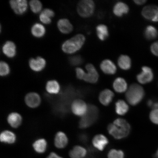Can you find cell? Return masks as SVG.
Masks as SVG:
<instances>
[{
	"label": "cell",
	"instance_id": "6da1fadb",
	"mask_svg": "<svg viewBox=\"0 0 158 158\" xmlns=\"http://www.w3.org/2000/svg\"><path fill=\"white\" fill-rule=\"evenodd\" d=\"M80 91L76 90L72 86H67L58 95L54 103V111L58 115L64 116L70 110V106L72 102L78 97L81 96Z\"/></svg>",
	"mask_w": 158,
	"mask_h": 158
},
{
	"label": "cell",
	"instance_id": "7a4b0ae2",
	"mask_svg": "<svg viewBox=\"0 0 158 158\" xmlns=\"http://www.w3.org/2000/svg\"><path fill=\"white\" fill-rule=\"evenodd\" d=\"M107 130L109 134L114 138L120 139L128 137L131 132V127L127 120L118 118L113 123L109 124Z\"/></svg>",
	"mask_w": 158,
	"mask_h": 158
},
{
	"label": "cell",
	"instance_id": "3957f363",
	"mask_svg": "<svg viewBox=\"0 0 158 158\" xmlns=\"http://www.w3.org/2000/svg\"><path fill=\"white\" fill-rule=\"evenodd\" d=\"M85 41L86 37L84 35L77 34L63 43L62 51L66 54H74L82 48Z\"/></svg>",
	"mask_w": 158,
	"mask_h": 158
},
{
	"label": "cell",
	"instance_id": "277c9868",
	"mask_svg": "<svg viewBox=\"0 0 158 158\" xmlns=\"http://www.w3.org/2000/svg\"><path fill=\"white\" fill-rule=\"evenodd\" d=\"M145 91L141 86L137 84L130 85L126 94V98L130 105L135 106L139 103L145 96Z\"/></svg>",
	"mask_w": 158,
	"mask_h": 158
},
{
	"label": "cell",
	"instance_id": "5b68a950",
	"mask_svg": "<svg viewBox=\"0 0 158 158\" xmlns=\"http://www.w3.org/2000/svg\"><path fill=\"white\" fill-rule=\"evenodd\" d=\"M99 112L96 106L89 104L85 115L81 118L79 122V127L81 129H85L92 126L98 119Z\"/></svg>",
	"mask_w": 158,
	"mask_h": 158
},
{
	"label": "cell",
	"instance_id": "8992f818",
	"mask_svg": "<svg viewBox=\"0 0 158 158\" xmlns=\"http://www.w3.org/2000/svg\"><path fill=\"white\" fill-rule=\"evenodd\" d=\"M95 4L92 0H82L77 5V10L79 15L83 18H89L94 14Z\"/></svg>",
	"mask_w": 158,
	"mask_h": 158
},
{
	"label": "cell",
	"instance_id": "52a82bcc",
	"mask_svg": "<svg viewBox=\"0 0 158 158\" xmlns=\"http://www.w3.org/2000/svg\"><path fill=\"white\" fill-rule=\"evenodd\" d=\"M88 106L84 101L77 98L73 101L70 106V110L75 115L82 117L86 114Z\"/></svg>",
	"mask_w": 158,
	"mask_h": 158
},
{
	"label": "cell",
	"instance_id": "ba28073f",
	"mask_svg": "<svg viewBox=\"0 0 158 158\" xmlns=\"http://www.w3.org/2000/svg\"><path fill=\"white\" fill-rule=\"evenodd\" d=\"M141 15L144 19L153 22H158V7L149 5L143 8Z\"/></svg>",
	"mask_w": 158,
	"mask_h": 158
},
{
	"label": "cell",
	"instance_id": "9c48e42d",
	"mask_svg": "<svg viewBox=\"0 0 158 158\" xmlns=\"http://www.w3.org/2000/svg\"><path fill=\"white\" fill-rule=\"evenodd\" d=\"M41 98L37 92H31L28 93L25 96V103L27 107L35 109L39 107L41 103Z\"/></svg>",
	"mask_w": 158,
	"mask_h": 158
},
{
	"label": "cell",
	"instance_id": "30bf717a",
	"mask_svg": "<svg viewBox=\"0 0 158 158\" xmlns=\"http://www.w3.org/2000/svg\"><path fill=\"white\" fill-rule=\"evenodd\" d=\"M85 68L87 72H85L83 80L91 84L96 83L98 80L99 75L95 67L90 63L86 65Z\"/></svg>",
	"mask_w": 158,
	"mask_h": 158
},
{
	"label": "cell",
	"instance_id": "8fae6325",
	"mask_svg": "<svg viewBox=\"0 0 158 158\" xmlns=\"http://www.w3.org/2000/svg\"><path fill=\"white\" fill-rule=\"evenodd\" d=\"M142 72L137 74L136 78L139 83L145 84L151 82L153 81L154 75L152 70L150 67L143 66L142 67Z\"/></svg>",
	"mask_w": 158,
	"mask_h": 158
},
{
	"label": "cell",
	"instance_id": "7c38bea8",
	"mask_svg": "<svg viewBox=\"0 0 158 158\" xmlns=\"http://www.w3.org/2000/svg\"><path fill=\"white\" fill-rule=\"evenodd\" d=\"M9 4L16 15H22L26 12L28 4L26 0H11Z\"/></svg>",
	"mask_w": 158,
	"mask_h": 158
},
{
	"label": "cell",
	"instance_id": "4fadbf2b",
	"mask_svg": "<svg viewBox=\"0 0 158 158\" xmlns=\"http://www.w3.org/2000/svg\"><path fill=\"white\" fill-rule=\"evenodd\" d=\"M46 60L41 56L29 59V65L31 70L35 72H40L44 70L46 66Z\"/></svg>",
	"mask_w": 158,
	"mask_h": 158
},
{
	"label": "cell",
	"instance_id": "5bb4252c",
	"mask_svg": "<svg viewBox=\"0 0 158 158\" xmlns=\"http://www.w3.org/2000/svg\"><path fill=\"white\" fill-rule=\"evenodd\" d=\"M7 121L11 128H17L20 127L23 123V116L17 112H11L8 114Z\"/></svg>",
	"mask_w": 158,
	"mask_h": 158
},
{
	"label": "cell",
	"instance_id": "9a60e30c",
	"mask_svg": "<svg viewBox=\"0 0 158 158\" xmlns=\"http://www.w3.org/2000/svg\"><path fill=\"white\" fill-rule=\"evenodd\" d=\"M100 67L102 72L106 75H114L117 72V67L110 59H104L101 62Z\"/></svg>",
	"mask_w": 158,
	"mask_h": 158
},
{
	"label": "cell",
	"instance_id": "2e32d148",
	"mask_svg": "<svg viewBox=\"0 0 158 158\" xmlns=\"http://www.w3.org/2000/svg\"><path fill=\"white\" fill-rule=\"evenodd\" d=\"M69 138L64 132L58 131L55 134L54 144L55 147L59 149H64L69 143Z\"/></svg>",
	"mask_w": 158,
	"mask_h": 158
},
{
	"label": "cell",
	"instance_id": "e0dca14e",
	"mask_svg": "<svg viewBox=\"0 0 158 158\" xmlns=\"http://www.w3.org/2000/svg\"><path fill=\"white\" fill-rule=\"evenodd\" d=\"M45 89L47 93L53 96H58L62 92L60 84L56 80H49L45 84Z\"/></svg>",
	"mask_w": 158,
	"mask_h": 158
},
{
	"label": "cell",
	"instance_id": "ac0fdd59",
	"mask_svg": "<svg viewBox=\"0 0 158 158\" xmlns=\"http://www.w3.org/2000/svg\"><path fill=\"white\" fill-rule=\"evenodd\" d=\"M0 141L3 143L12 145L16 142L17 136L11 130H4L0 134Z\"/></svg>",
	"mask_w": 158,
	"mask_h": 158
},
{
	"label": "cell",
	"instance_id": "d6986e66",
	"mask_svg": "<svg viewBox=\"0 0 158 158\" xmlns=\"http://www.w3.org/2000/svg\"><path fill=\"white\" fill-rule=\"evenodd\" d=\"M129 10V7L127 4L121 1L117 2L114 4L112 10L114 15L119 18L127 15Z\"/></svg>",
	"mask_w": 158,
	"mask_h": 158
},
{
	"label": "cell",
	"instance_id": "ffe728a7",
	"mask_svg": "<svg viewBox=\"0 0 158 158\" xmlns=\"http://www.w3.org/2000/svg\"><path fill=\"white\" fill-rule=\"evenodd\" d=\"M2 51L8 58H14L17 54L16 46L13 41H7L4 43L2 47Z\"/></svg>",
	"mask_w": 158,
	"mask_h": 158
},
{
	"label": "cell",
	"instance_id": "44dd1931",
	"mask_svg": "<svg viewBox=\"0 0 158 158\" xmlns=\"http://www.w3.org/2000/svg\"><path fill=\"white\" fill-rule=\"evenodd\" d=\"M57 25L59 31L63 34H69L73 30V26L72 23L66 18L59 19L57 22Z\"/></svg>",
	"mask_w": 158,
	"mask_h": 158
},
{
	"label": "cell",
	"instance_id": "7402d4cb",
	"mask_svg": "<svg viewBox=\"0 0 158 158\" xmlns=\"http://www.w3.org/2000/svg\"><path fill=\"white\" fill-rule=\"evenodd\" d=\"M109 143L108 138L103 134H98L95 136L92 140V144L96 149L103 151Z\"/></svg>",
	"mask_w": 158,
	"mask_h": 158
},
{
	"label": "cell",
	"instance_id": "603a6c76",
	"mask_svg": "<svg viewBox=\"0 0 158 158\" xmlns=\"http://www.w3.org/2000/svg\"><path fill=\"white\" fill-rule=\"evenodd\" d=\"M32 147L35 152L39 154L43 153L47 151L48 143L44 138H38L33 142Z\"/></svg>",
	"mask_w": 158,
	"mask_h": 158
},
{
	"label": "cell",
	"instance_id": "cb8c5ba5",
	"mask_svg": "<svg viewBox=\"0 0 158 158\" xmlns=\"http://www.w3.org/2000/svg\"><path fill=\"white\" fill-rule=\"evenodd\" d=\"M114 93L108 89L102 91L99 96V100L102 105L104 106L109 105L114 97Z\"/></svg>",
	"mask_w": 158,
	"mask_h": 158
},
{
	"label": "cell",
	"instance_id": "d4e9b609",
	"mask_svg": "<svg viewBox=\"0 0 158 158\" xmlns=\"http://www.w3.org/2000/svg\"><path fill=\"white\" fill-rule=\"evenodd\" d=\"M118 64L122 70L124 71L129 70L132 66L131 58L127 55H120L118 59Z\"/></svg>",
	"mask_w": 158,
	"mask_h": 158
},
{
	"label": "cell",
	"instance_id": "484cf974",
	"mask_svg": "<svg viewBox=\"0 0 158 158\" xmlns=\"http://www.w3.org/2000/svg\"><path fill=\"white\" fill-rule=\"evenodd\" d=\"M31 33L33 36L35 38H41L44 36L46 33V29L41 23H35L31 27Z\"/></svg>",
	"mask_w": 158,
	"mask_h": 158
},
{
	"label": "cell",
	"instance_id": "4316f807",
	"mask_svg": "<svg viewBox=\"0 0 158 158\" xmlns=\"http://www.w3.org/2000/svg\"><path fill=\"white\" fill-rule=\"evenodd\" d=\"M97 35L101 41L106 40L109 36V31L107 26L104 24H100L97 26L96 28Z\"/></svg>",
	"mask_w": 158,
	"mask_h": 158
},
{
	"label": "cell",
	"instance_id": "83f0119b",
	"mask_svg": "<svg viewBox=\"0 0 158 158\" xmlns=\"http://www.w3.org/2000/svg\"><path fill=\"white\" fill-rule=\"evenodd\" d=\"M114 90L118 93H122L125 92L127 88V84L125 79L122 77H118L114 81L113 84Z\"/></svg>",
	"mask_w": 158,
	"mask_h": 158
},
{
	"label": "cell",
	"instance_id": "f1b7e54d",
	"mask_svg": "<svg viewBox=\"0 0 158 158\" xmlns=\"http://www.w3.org/2000/svg\"><path fill=\"white\" fill-rule=\"evenodd\" d=\"M87 151L81 146H74L69 152V155L71 158H82L85 156Z\"/></svg>",
	"mask_w": 158,
	"mask_h": 158
},
{
	"label": "cell",
	"instance_id": "f546056e",
	"mask_svg": "<svg viewBox=\"0 0 158 158\" xmlns=\"http://www.w3.org/2000/svg\"><path fill=\"white\" fill-rule=\"evenodd\" d=\"M144 35L145 38L149 40H153L158 36V31L155 27L148 25L144 31Z\"/></svg>",
	"mask_w": 158,
	"mask_h": 158
},
{
	"label": "cell",
	"instance_id": "4dcf8cb0",
	"mask_svg": "<svg viewBox=\"0 0 158 158\" xmlns=\"http://www.w3.org/2000/svg\"><path fill=\"white\" fill-rule=\"evenodd\" d=\"M115 111L120 115H124L128 112L129 107L127 103L123 100H119L115 103Z\"/></svg>",
	"mask_w": 158,
	"mask_h": 158
},
{
	"label": "cell",
	"instance_id": "1f68e13d",
	"mask_svg": "<svg viewBox=\"0 0 158 158\" xmlns=\"http://www.w3.org/2000/svg\"><path fill=\"white\" fill-rule=\"evenodd\" d=\"M29 5L31 11L35 14L40 12L42 9V4L39 0H31L30 1Z\"/></svg>",
	"mask_w": 158,
	"mask_h": 158
},
{
	"label": "cell",
	"instance_id": "d6a6232c",
	"mask_svg": "<svg viewBox=\"0 0 158 158\" xmlns=\"http://www.w3.org/2000/svg\"><path fill=\"white\" fill-rule=\"evenodd\" d=\"M10 73V69L7 63L5 61H1L0 62V75L1 77L8 76Z\"/></svg>",
	"mask_w": 158,
	"mask_h": 158
},
{
	"label": "cell",
	"instance_id": "836d02e7",
	"mask_svg": "<svg viewBox=\"0 0 158 158\" xmlns=\"http://www.w3.org/2000/svg\"><path fill=\"white\" fill-rule=\"evenodd\" d=\"M83 59L80 55H75L69 57V62L72 66H76L81 64L83 62Z\"/></svg>",
	"mask_w": 158,
	"mask_h": 158
},
{
	"label": "cell",
	"instance_id": "e575fe53",
	"mask_svg": "<svg viewBox=\"0 0 158 158\" xmlns=\"http://www.w3.org/2000/svg\"><path fill=\"white\" fill-rule=\"evenodd\" d=\"M108 158H124V153L121 150H110L108 155Z\"/></svg>",
	"mask_w": 158,
	"mask_h": 158
},
{
	"label": "cell",
	"instance_id": "d590c367",
	"mask_svg": "<svg viewBox=\"0 0 158 158\" xmlns=\"http://www.w3.org/2000/svg\"><path fill=\"white\" fill-rule=\"evenodd\" d=\"M149 118L153 123L158 124V109L152 110L150 114Z\"/></svg>",
	"mask_w": 158,
	"mask_h": 158
},
{
	"label": "cell",
	"instance_id": "8d00e7d4",
	"mask_svg": "<svg viewBox=\"0 0 158 158\" xmlns=\"http://www.w3.org/2000/svg\"><path fill=\"white\" fill-rule=\"evenodd\" d=\"M39 19L43 23L46 25L50 24L52 21L51 18L42 13L40 15Z\"/></svg>",
	"mask_w": 158,
	"mask_h": 158
},
{
	"label": "cell",
	"instance_id": "74e56055",
	"mask_svg": "<svg viewBox=\"0 0 158 158\" xmlns=\"http://www.w3.org/2000/svg\"><path fill=\"white\" fill-rule=\"evenodd\" d=\"M75 71L77 78L78 80H83L85 73V72L83 69L80 68H77L75 69Z\"/></svg>",
	"mask_w": 158,
	"mask_h": 158
},
{
	"label": "cell",
	"instance_id": "f35d334b",
	"mask_svg": "<svg viewBox=\"0 0 158 158\" xmlns=\"http://www.w3.org/2000/svg\"><path fill=\"white\" fill-rule=\"evenodd\" d=\"M150 49L152 54L158 57V41H156L152 44Z\"/></svg>",
	"mask_w": 158,
	"mask_h": 158
},
{
	"label": "cell",
	"instance_id": "ab89813d",
	"mask_svg": "<svg viewBox=\"0 0 158 158\" xmlns=\"http://www.w3.org/2000/svg\"><path fill=\"white\" fill-rule=\"evenodd\" d=\"M41 13L44 14L45 15L48 16V17L51 18V19L54 17L55 15L54 11L52 9H45L43 10L41 12Z\"/></svg>",
	"mask_w": 158,
	"mask_h": 158
},
{
	"label": "cell",
	"instance_id": "60d3db41",
	"mask_svg": "<svg viewBox=\"0 0 158 158\" xmlns=\"http://www.w3.org/2000/svg\"><path fill=\"white\" fill-rule=\"evenodd\" d=\"M79 139L83 143H86L88 140V135L86 133H81L79 135Z\"/></svg>",
	"mask_w": 158,
	"mask_h": 158
},
{
	"label": "cell",
	"instance_id": "b9f144b4",
	"mask_svg": "<svg viewBox=\"0 0 158 158\" xmlns=\"http://www.w3.org/2000/svg\"><path fill=\"white\" fill-rule=\"evenodd\" d=\"M134 2L138 6L143 5L147 2L146 0H134Z\"/></svg>",
	"mask_w": 158,
	"mask_h": 158
},
{
	"label": "cell",
	"instance_id": "7bdbcfd3",
	"mask_svg": "<svg viewBox=\"0 0 158 158\" xmlns=\"http://www.w3.org/2000/svg\"><path fill=\"white\" fill-rule=\"evenodd\" d=\"M47 158H63L60 156L56 153L52 152L49 154V155L47 156Z\"/></svg>",
	"mask_w": 158,
	"mask_h": 158
},
{
	"label": "cell",
	"instance_id": "ee69618b",
	"mask_svg": "<svg viewBox=\"0 0 158 158\" xmlns=\"http://www.w3.org/2000/svg\"><path fill=\"white\" fill-rule=\"evenodd\" d=\"M152 108L154 109H158V102H154L152 106Z\"/></svg>",
	"mask_w": 158,
	"mask_h": 158
},
{
	"label": "cell",
	"instance_id": "f6af8a7d",
	"mask_svg": "<svg viewBox=\"0 0 158 158\" xmlns=\"http://www.w3.org/2000/svg\"><path fill=\"white\" fill-rule=\"evenodd\" d=\"M153 103V101L152 100H149L148 101L147 104L148 106H149V107L151 108L152 106Z\"/></svg>",
	"mask_w": 158,
	"mask_h": 158
},
{
	"label": "cell",
	"instance_id": "bcb514c9",
	"mask_svg": "<svg viewBox=\"0 0 158 158\" xmlns=\"http://www.w3.org/2000/svg\"><path fill=\"white\" fill-rule=\"evenodd\" d=\"M154 156H155V158H158V149L157 150V152H156V153Z\"/></svg>",
	"mask_w": 158,
	"mask_h": 158
}]
</instances>
